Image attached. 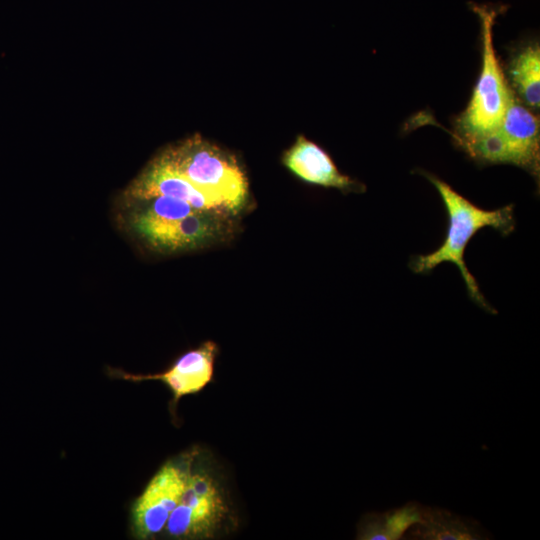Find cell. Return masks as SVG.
<instances>
[{
    "label": "cell",
    "instance_id": "12",
    "mask_svg": "<svg viewBox=\"0 0 540 540\" xmlns=\"http://www.w3.org/2000/svg\"><path fill=\"white\" fill-rule=\"evenodd\" d=\"M423 506L421 503L411 501L401 507L383 512L366 513L357 525L356 539H402L409 529L421 519Z\"/></svg>",
    "mask_w": 540,
    "mask_h": 540
},
{
    "label": "cell",
    "instance_id": "9",
    "mask_svg": "<svg viewBox=\"0 0 540 540\" xmlns=\"http://www.w3.org/2000/svg\"><path fill=\"white\" fill-rule=\"evenodd\" d=\"M539 128V117L512 92L498 129L505 140L510 164L534 175L539 172Z\"/></svg>",
    "mask_w": 540,
    "mask_h": 540
},
{
    "label": "cell",
    "instance_id": "3",
    "mask_svg": "<svg viewBox=\"0 0 540 540\" xmlns=\"http://www.w3.org/2000/svg\"><path fill=\"white\" fill-rule=\"evenodd\" d=\"M227 213L237 215L248 200V182L237 160L196 135L164 150L158 157Z\"/></svg>",
    "mask_w": 540,
    "mask_h": 540
},
{
    "label": "cell",
    "instance_id": "1",
    "mask_svg": "<svg viewBox=\"0 0 540 540\" xmlns=\"http://www.w3.org/2000/svg\"><path fill=\"white\" fill-rule=\"evenodd\" d=\"M425 176L442 198L448 218L447 232L443 243L435 251L417 255L411 260V269L415 273H427L444 262L453 263L461 273L469 297L486 312L496 314L497 311L486 301L466 266L464 254L469 241L485 227L509 235L515 227L513 205L494 210L482 209L443 180L431 174Z\"/></svg>",
    "mask_w": 540,
    "mask_h": 540
},
{
    "label": "cell",
    "instance_id": "6",
    "mask_svg": "<svg viewBox=\"0 0 540 540\" xmlns=\"http://www.w3.org/2000/svg\"><path fill=\"white\" fill-rule=\"evenodd\" d=\"M198 453L197 449H190L166 461L133 501L130 529L134 538L146 540L161 536L181 499Z\"/></svg>",
    "mask_w": 540,
    "mask_h": 540
},
{
    "label": "cell",
    "instance_id": "2",
    "mask_svg": "<svg viewBox=\"0 0 540 540\" xmlns=\"http://www.w3.org/2000/svg\"><path fill=\"white\" fill-rule=\"evenodd\" d=\"M132 230L152 249L172 253L199 249L227 238L230 216L201 210L189 203L158 196L135 201Z\"/></svg>",
    "mask_w": 540,
    "mask_h": 540
},
{
    "label": "cell",
    "instance_id": "5",
    "mask_svg": "<svg viewBox=\"0 0 540 540\" xmlns=\"http://www.w3.org/2000/svg\"><path fill=\"white\" fill-rule=\"evenodd\" d=\"M199 453L181 499L161 536L178 540L212 539L231 520L228 496L214 472L200 465Z\"/></svg>",
    "mask_w": 540,
    "mask_h": 540
},
{
    "label": "cell",
    "instance_id": "7",
    "mask_svg": "<svg viewBox=\"0 0 540 540\" xmlns=\"http://www.w3.org/2000/svg\"><path fill=\"white\" fill-rule=\"evenodd\" d=\"M218 347L213 341H205L199 347L189 350L163 372L155 374H132L121 369L109 368L111 377L132 382L159 380L172 394L170 411L175 417L179 400L185 396L199 393L214 376L215 359Z\"/></svg>",
    "mask_w": 540,
    "mask_h": 540
},
{
    "label": "cell",
    "instance_id": "13",
    "mask_svg": "<svg viewBox=\"0 0 540 540\" xmlns=\"http://www.w3.org/2000/svg\"><path fill=\"white\" fill-rule=\"evenodd\" d=\"M509 75L515 90L526 106H540V48L538 44L524 47L511 60Z\"/></svg>",
    "mask_w": 540,
    "mask_h": 540
},
{
    "label": "cell",
    "instance_id": "10",
    "mask_svg": "<svg viewBox=\"0 0 540 540\" xmlns=\"http://www.w3.org/2000/svg\"><path fill=\"white\" fill-rule=\"evenodd\" d=\"M284 165L301 180L342 192H363L365 186L341 173L329 154L299 136L283 157Z\"/></svg>",
    "mask_w": 540,
    "mask_h": 540
},
{
    "label": "cell",
    "instance_id": "4",
    "mask_svg": "<svg viewBox=\"0 0 540 540\" xmlns=\"http://www.w3.org/2000/svg\"><path fill=\"white\" fill-rule=\"evenodd\" d=\"M479 16L482 30V68L466 109L457 119V141L470 140L496 129L504 116L512 90L509 87L493 46V25L499 9L471 5Z\"/></svg>",
    "mask_w": 540,
    "mask_h": 540
},
{
    "label": "cell",
    "instance_id": "8",
    "mask_svg": "<svg viewBox=\"0 0 540 540\" xmlns=\"http://www.w3.org/2000/svg\"><path fill=\"white\" fill-rule=\"evenodd\" d=\"M158 196L179 199L195 208L231 217L215 200L155 158L128 187L126 198L135 202Z\"/></svg>",
    "mask_w": 540,
    "mask_h": 540
},
{
    "label": "cell",
    "instance_id": "11",
    "mask_svg": "<svg viewBox=\"0 0 540 540\" xmlns=\"http://www.w3.org/2000/svg\"><path fill=\"white\" fill-rule=\"evenodd\" d=\"M405 536L414 540H488L489 532L477 520L440 507L423 506L421 519Z\"/></svg>",
    "mask_w": 540,
    "mask_h": 540
}]
</instances>
